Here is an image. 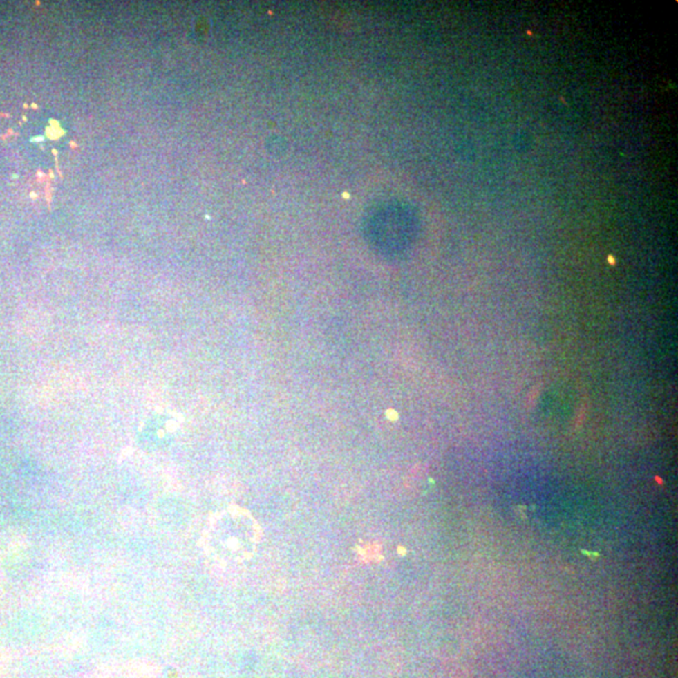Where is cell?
Segmentation results:
<instances>
[{"label":"cell","mask_w":678,"mask_h":678,"mask_svg":"<svg viewBox=\"0 0 678 678\" xmlns=\"http://www.w3.org/2000/svg\"><path fill=\"white\" fill-rule=\"evenodd\" d=\"M386 415H387V417L390 421H396L398 418V413L395 410H388V411L386 412Z\"/></svg>","instance_id":"obj_2"},{"label":"cell","mask_w":678,"mask_h":678,"mask_svg":"<svg viewBox=\"0 0 678 678\" xmlns=\"http://www.w3.org/2000/svg\"><path fill=\"white\" fill-rule=\"evenodd\" d=\"M261 527L245 509L230 507L214 515L203 534L207 561L219 569L238 568L253 556Z\"/></svg>","instance_id":"obj_1"}]
</instances>
